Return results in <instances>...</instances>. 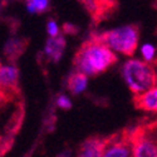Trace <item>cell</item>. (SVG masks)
Here are the masks:
<instances>
[{
    "mask_svg": "<svg viewBox=\"0 0 157 157\" xmlns=\"http://www.w3.org/2000/svg\"><path fill=\"white\" fill-rule=\"evenodd\" d=\"M116 59L114 52L101 39H97L86 43L79 49L74 59V67L77 72L94 77L107 71Z\"/></svg>",
    "mask_w": 157,
    "mask_h": 157,
    "instance_id": "obj_1",
    "label": "cell"
},
{
    "mask_svg": "<svg viewBox=\"0 0 157 157\" xmlns=\"http://www.w3.org/2000/svg\"><path fill=\"white\" fill-rule=\"evenodd\" d=\"M121 75L128 89L138 96L157 84V74L151 63L137 58L127 59L121 67Z\"/></svg>",
    "mask_w": 157,
    "mask_h": 157,
    "instance_id": "obj_2",
    "label": "cell"
},
{
    "mask_svg": "<svg viewBox=\"0 0 157 157\" xmlns=\"http://www.w3.org/2000/svg\"><path fill=\"white\" fill-rule=\"evenodd\" d=\"M99 39L106 43L116 54L132 56L138 47L140 33L133 25H121L102 34Z\"/></svg>",
    "mask_w": 157,
    "mask_h": 157,
    "instance_id": "obj_3",
    "label": "cell"
},
{
    "mask_svg": "<svg viewBox=\"0 0 157 157\" xmlns=\"http://www.w3.org/2000/svg\"><path fill=\"white\" fill-rule=\"evenodd\" d=\"M132 156L157 157V142L148 136L137 138L132 143Z\"/></svg>",
    "mask_w": 157,
    "mask_h": 157,
    "instance_id": "obj_4",
    "label": "cell"
},
{
    "mask_svg": "<svg viewBox=\"0 0 157 157\" xmlns=\"http://www.w3.org/2000/svg\"><path fill=\"white\" fill-rule=\"evenodd\" d=\"M65 49V39L63 35H57V36H49V39L45 42L44 45V54L47 58L52 62H59L64 54Z\"/></svg>",
    "mask_w": 157,
    "mask_h": 157,
    "instance_id": "obj_5",
    "label": "cell"
},
{
    "mask_svg": "<svg viewBox=\"0 0 157 157\" xmlns=\"http://www.w3.org/2000/svg\"><path fill=\"white\" fill-rule=\"evenodd\" d=\"M137 107L146 111L157 113V84L151 87L150 89L145 90L143 93L138 94L137 98Z\"/></svg>",
    "mask_w": 157,
    "mask_h": 157,
    "instance_id": "obj_6",
    "label": "cell"
},
{
    "mask_svg": "<svg viewBox=\"0 0 157 157\" xmlns=\"http://www.w3.org/2000/svg\"><path fill=\"white\" fill-rule=\"evenodd\" d=\"M107 141H102L99 138H90L82 143L78 156L81 157H101L103 156Z\"/></svg>",
    "mask_w": 157,
    "mask_h": 157,
    "instance_id": "obj_7",
    "label": "cell"
},
{
    "mask_svg": "<svg viewBox=\"0 0 157 157\" xmlns=\"http://www.w3.org/2000/svg\"><path fill=\"white\" fill-rule=\"evenodd\" d=\"M104 157H128L132 156V143L124 141H107L103 152Z\"/></svg>",
    "mask_w": 157,
    "mask_h": 157,
    "instance_id": "obj_8",
    "label": "cell"
},
{
    "mask_svg": "<svg viewBox=\"0 0 157 157\" xmlns=\"http://www.w3.org/2000/svg\"><path fill=\"white\" fill-rule=\"evenodd\" d=\"M0 82L5 88H14L19 82V69L13 64H5L0 68Z\"/></svg>",
    "mask_w": 157,
    "mask_h": 157,
    "instance_id": "obj_9",
    "label": "cell"
},
{
    "mask_svg": "<svg viewBox=\"0 0 157 157\" xmlns=\"http://www.w3.org/2000/svg\"><path fill=\"white\" fill-rule=\"evenodd\" d=\"M88 75H86L84 73L77 72L71 74V77L68 78V89L69 92L74 96L82 94L86 92V89L88 88Z\"/></svg>",
    "mask_w": 157,
    "mask_h": 157,
    "instance_id": "obj_10",
    "label": "cell"
},
{
    "mask_svg": "<svg viewBox=\"0 0 157 157\" xmlns=\"http://www.w3.org/2000/svg\"><path fill=\"white\" fill-rule=\"evenodd\" d=\"M140 56L143 60H146L148 63H153L157 56V49L153 44L151 43H143L140 45Z\"/></svg>",
    "mask_w": 157,
    "mask_h": 157,
    "instance_id": "obj_11",
    "label": "cell"
},
{
    "mask_svg": "<svg viewBox=\"0 0 157 157\" xmlns=\"http://www.w3.org/2000/svg\"><path fill=\"white\" fill-rule=\"evenodd\" d=\"M50 4V0H27V10L30 14L44 13Z\"/></svg>",
    "mask_w": 157,
    "mask_h": 157,
    "instance_id": "obj_12",
    "label": "cell"
},
{
    "mask_svg": "<svg viewBox=\"0 0 157 157\" xmlns=\"http://www.w3.org/2000/svg\"><path fill=\"white\" fill-rule=\"evenodd\" d=\"M56 106L60 109H71L72 108V99L67 94H59L56 99Z\"/></svg>",
    "mask_w": 157,
    "mask_h": 157,
    "instance_id": "obj_13",
    "label": "cell"
},
{
    "mask_svg": "<svg viewBox=\"0 0 157 157\" xmlns=\"http://www.w3.org/2000/svg\"><path fill=\"white\" fill-rule=\"evenodd\" d=\"M47 34L49 36H57L60 34V28L56 20H49L47 23Z\"/></svg>",
    "mask_w": 157,
    "mask_h": 157,
    "instance_id": "obj_14",
    "label": "cell"
}]
</instances>
